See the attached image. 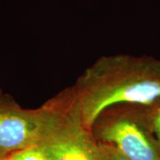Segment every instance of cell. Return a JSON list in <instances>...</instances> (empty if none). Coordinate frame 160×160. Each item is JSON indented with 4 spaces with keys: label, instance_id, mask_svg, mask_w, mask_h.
Wrapping results in <instances>:
<instances>
[{
    "label": "cell",
    "instance_id": "2",
    "mask_svg": "<svg viewBox=\"0 0 160 160\" xmlns=\"http://www.w3.org/2000/svg\"><path fill=\"white\" fill-rule=\"evenodd\" d=\"M73 104L68 88L37 109H25L9 96L0 97V157L39 145L62 125Z\"/></svg>",
    "mask_w": 160,
    "mask_h": 160
},
{
    "label": "cell",
    "instance_id": "7",
    "mask_svg": "<svg viewBox=\"0 0 160 160\" xmlns=\"http://www.w3.org/2000/svg\"><path fill=\"white\" fill-rule=\"evenodd\" d=\"M99 144L102 147L108 160H131L123 155L119 151H118L114 146L109 144Z\"/></svg>",
    "mask_w": 160,
    "mask_h": 160
},
{
    "label": "cell",
    "instance_id": "9",
    "mask_svg": "<svg viewBox=\"0 0 160 160\" xmlns=\"http://www.w3.org/2000/svg\"><path fill=\"white\" fill-rule=\"evenodd\" d=\"M0 160H5V159H4V158L2 157H0Z\"/></svg>",
    "mask_w": 160,
    "mask_h": 160
},
{
    "label": "cell",
    "instance_id": "1",
    "mask_svg": "<svg viewBox=\"0 0 160 160\" xmlns=\"http://www.w3.org/2000/svg\"><path fill=\"white\" fill-rule=\"evenodd\" d=\"M83 124L91 130L113 106L149 105L160 99V60L129 54L98 59L70 87Z\"/></svg>",
    "mask_w": 160,
    "mask_h": 160
},
{
    "label": "cell",
    "instance_id": "6",
    "mask_svg": "<svg viewBox=\"0 0 160 160\" xmlns=\"http://www.w3.org/2000/svg\"><path fill=\"white\" fill-rule=\"evenodd\" d=\"M147 109L153 132L160 145V99L147 105Z\"/></svg>",
    "mask_w": 160,
    "mask_h": 160
},
{
    "label": "cell",
    "instance_id": "8",
    "mask_svg": "<svg viewBox=\"0 0 160 160\" xmlns=\"http://www.w3.org/2000/svg\"><path fill=\"white\" fill-rule=\"evenodd\" d=\"M2 92L1 91V88H0V97H2Z\"/></svg>",
    "mask_w": 160,
    "mask_h": 160
},
{
    "label": "cell",
    "instance_id": "4",
    "mask_svg": "<svg viewBox=\"0 0 160 160\" xmlns=\"http://www.w3.org/2000/svg\"><path fill=\"white\" fill-rule=\"evenodd\" d=\"M72 98L73 104L62 125L39 146L48 160H108L91 130L83 124L73 95Z\"/></svg>",
    "mask_w": 160,
    "mask_h": 160
},
{
    "label": "cell",
    "instance_id": "3",
    "mask_svg": "<svg viewBox=\"0 0 160 160\" xmlns=\"http://www.w3.org/2000/svg\"><path fill=\"white\" fill-rule=\"evenodd\" d=\"M98 142L109 144L131 160H160V145L147 105L122 104L109 108L91 127Z\"/></svg>",
    "mask_w": 160,
    "mask_h": 160
},
{
    "label": "cell",
    "instance_id": "5",
    "mask_svg": "<svg viewBox=\"0 0 160 160\" xmlns=\"http://www.w3.org/2000/svg\"><path fill=\"white\" fill-rule=\"evenodd\" d=\"M5 160H48L39 145L32 146L11 153Z\"/></svg>",
    "mask_w": 160,
    "mask_h": 160
}]
</instances>
